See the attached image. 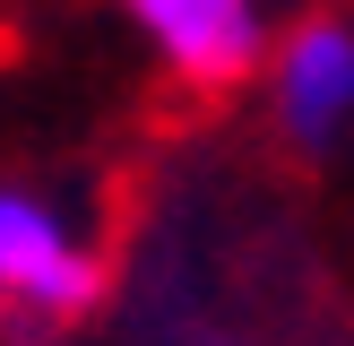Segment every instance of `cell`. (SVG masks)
<instances>
[{
    "mask_svg": "<svg viewBox=\"0 0 354 346\" xmlns=\"http://www.w3.org/2000/svg\"><path fill=\"white\" fill-rule=\"evenodd\" d=\"M104 294V251L69 208H52L44 190H0V303L26 311H86Z\"/></svg>",
    "mask_w": 354,
    "mask_h": 346,
    "instance_id": "1",
    "label": "cell"
},
{
    "mask_svg": "<svg viewBox=\"0 0 354 346\" xmlns=\"http://www.w3.org/2000/svg\"><path fill=\"white\" fill-rule=\"evenodd\" d=\"M121 9L147 35V52L199 95L242 86L259 69V44H268L259 35V0H121Z\"/></svg>",
    "mask_w": 354,
    "mask_h": 346,
    "instance_id": "2",
    "label": "cell"
},
{
    "mask_svg": "<svg viewBox=\"0 0 354 346\" xmlns=\"http://www.w3.org/2000/svg\"><path fill=\"white\" fill-rule=\"evenodd\" d=\"M277 121H286L303 147H328V138L354 121V26L346 17H311L277 44Z\"/></svg>",
    "mask_w": 354,
    "mask_h": 346,
    "instance_id": "3",
    "label": "cell"
}]
</instances>
